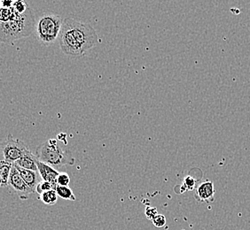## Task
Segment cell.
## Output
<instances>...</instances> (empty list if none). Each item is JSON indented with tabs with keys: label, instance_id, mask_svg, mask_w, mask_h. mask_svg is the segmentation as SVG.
Returning <instances> with one entry per match:
<instances>
[{
	"label": "cell",
	"instance_id": "ac0fdd59",
	"mask_svg": "<svg viewBox=\"0 0 250 230\" xmlns=\"http://www.w3.org/2000/svg\"><path fill=\"white\" fill-rule=\"evenodd\" d=\"M70 183V177L67 172H60L57 177V185L59 186H68Z\"/></svg>",
	"mask_w": 250,
	"mask_h": 230
},
{
	"label": "cell",
	"instance_id": "ba28073f",
	"mask_svg": "<svg viewBox=\"0 0 250 230\" xmlns=\"http://www.w3.org/2000/svg\"><path fill=\"white\" fill-rule=\"evenodd\" d=\"M37 166H38V172L42 181L50 182L55 189L57 186V177L60 172L55 168L49 166L47 164L43 163L40 160H38Z\"/></svg>",
	"mask_w": 250,
	"mask_h": 230
},
{
	"label": "cell",
	"instance_id": "ffe728a7",
	"mask_svg": "<svg viewBox=\"0 0 250 230\" xmlns=\"http://www.w3.org/2000/svg\"><path fill=\"white\" fill-rule=\"evenodd\" d=\"M145 214L146 216V218L152 221L155 216L158 214V211L155 207H151V206H146V211H145Z\"/></svg>",
	"mask_w": 250,
	"mask_h": 230
},
{
	"label": "cell",
	"instance_id": "7c38bea8",
	"mask_svg": "<svg viewBox=\"0 0 250 230\" xmlns=\"http://www.w3.org/2000/svg\"><path fill=\"white\" fill-rule=\"evenodd\" d=\"M55 192L57 193L58 197H61L65 200H70V201H76V196L74 195L72 190L68 186H59L57 185L55 188Z\"/></svg>",
	"mask_w": 250,
	"mask_h": 230
},
{
	"label": "cell",
	"instance_id": "d6986e66",
	"mask_svg": "<svg viewBox=\"0 0 250 230\" xmlns=\"http://www.w3.org/2000/svg\"><path fill=\"white\" fill-rule=\"evenodd\" d=\"M152 222L154 224V227L162 229L166 226L167 221H166V217L164 214H157L154 217V219L152 220Z\"/></svg>",
	"mask_w": 250,
	"mask_h": 230
},
{
	"label": "cell",
	"instance_id": "6da1fadb",
	"mask_svg": "<svg viewBox=\"0 0 250 230\" xmlns=\"http://www.w3.org/2000/svg\"><path fill=\"white\" fill-rule=\"evenodd\" d=\"M59 42L67 56L82 57L98 43V35L92 24L69 17L63 19Z\"/></svg>",
	"mask_w": 250,
	"mask_h": 230
},
{
	"label": "cell",
	"instance_id": "5b68a950",
	"mask_svg": "<svg viewBox=\"0 0 250 230\" xmlns=\"http://www.w3.org/2000/svg\"><path fill=\"white\" fill-rule=\"evenodd\" d=\"M29 151L24 142L15 138L11 134L0 142V153L4 157V160L10 163H15Z\"/></svg>",
	"mask_w": 250,
	"mask_h": 230
},
{
	"label": "cell",
	"instance_id": "3957f363",
	"mask_svg": "<svg viewBox=\"0 0 250 230\" xmlns=\"http://www.w3.org/2000/svg\"><path fill=\"white\" fill-rule=\"evenodd\" d=\"M36 156L39 160L56 170L64 166H73L76 161L71 152L62 146L56 139H49L39 145Z\"/></svg>",
	"mask_w": 250,
	"mask_h": 230
},
{
	"label": "cell",
	"instance_id": "2e32d148",
	"mask_svg": "<svg viewBox=\"0 0 250 230\" xmlns=\"http://www.w3.org/2000/svg\"><path fill=\"white\" fill-rule=\"evenodd\" d=\"M13 15H14V11L12 8L7 9V8L0 7V23L9 21L10 19L13 18Z\"/></svg>",
	"mask_w": 250,
	"mask_h": 230
},
{
	"label": "cell",
	"instance_id": "9c48e42d",
	"mask_svg": "<svg viewBox=\"0 0 250 230\" xmlns=\"http://www.w3.org/2000/svg\"><path fill=\"white\" fill-rule=\"evenodd\" d=\"M16 169L18 170L20 175L23 179L25 183L29 186L34 192H36V188L38 186L39 182L42 181V179L39 175V172L36 171H32V170H27L24 168H19L17 166H15L14 164Z\"/></svg>",
	"mask_w": 250,
	"mask_h": 230
},
{
	"label": "cell",
	"instance_id": "8fae6325",
	"mask_svg": "<svg viewBox=\"0 0 250 230\" xmlns=\"http://www.w3.org/2000/svg\"><path fill=\"white\" fill-rule=\"evenodd\" d=\"M12 168L13 164L5 160L0 161V188L6 187L8 185Z\"/></svg>",
	"mask_w": 250,
	"mask_h": 230
},
{
	"label": "cell",
	"instance_id": "7a4b0ae2",
	"mask_svg": "<svg viewBox=\"0 0 250 230\" xmlns=\"http://www.w3.org/2000/svg\"><path fill=\"white\" fill-rule=\"evenodd\" d=\"M35 27L36 19L30 7L23 15H19L14 11L12 19L0 23V42L12 43L16 40L27 38L33 33Z\"/></svg>",
	"mask_w": 250,
	"mask_h": 230
},
{
	"label": "cell",
	"instance_id": "e0dca14e",
	"mask_svg": "<svg viewBox=\"0 0 250 230\" xmlns=\"http://www.w3.org/2000/svg\"><path fill=\"white\" fill-rule=\"evenodd\" d=\"M52 190H55V189L50 182L41 181L36 188V192L40 196L41 194H43L44 192H49V191H52Z\"/></svg>",
	"mask_w": 250,
	"mask_h": 230
},
{
	"label": "cell",
	"instance_id": "5bb4252c",
	"mask_svg": "<svg viewBox=\"0 0 250 230\" xmlns=\"http://www.w3.org/2000/svg\"><path fill=\"white\" fill-rule=\"evenodd\" d=\"M196 187H197L196 180L192 177V175H187L184 179L181 190H182V192H188V191L192 192V191H194Z\"/></svg>",
	"mask_w": 250,
	"mask_h": 230
},
{
	"label": "cell",
	"instance_id": "4fadbf2b",
	"mask_svg": "<svg viewBox=\"0 0 250 230\" xmlns=\"http://www.w3.org/2000/svg\"><path fill=\"white\" fill-rule=\"evenodd\" d=\"M39 199L46 206H53L58 201V196L55 190L44 192L39 196Z\"/></svg>",
	"mask_w": 250,
	"mask_h": 230
},
{
	"label": "cell",
	"instance_id": "52a82bcc",
	"mask_svg": "<svg viewBox=\"0 0 250 230\" xmlns=\"http://www.w3.org/2000/svg\"><path fill=\"white\" fill-rule=\"evenodd\" d=\"M195 194L194 197L200 203L209 204L214 201V197L216 194V190L214 183L211 181H204L198 184L197 187L194 190Z\"/></svg>",
	"mask_w": 250,
	"mask_h": 230
},
{
	"label": "cell",
	"instance_id": "9a60e30c",
	"mask_svg": "<svg viewBox=\"0 0 250 230\" xmlns=\"http://www.w3.org/2000/svg\"><path fill=\"white\" fill-rule=\"evenodd\" d=\"M29 8V5L27 4V2H25L23 0H16L14 2V5L12 7V9L19 15H23L28 11Z\"/></svg>",
	"mask_w": 250,
	"mask_h": 230
},
{
	"label": "cell",
	"instance_id": "8992f818",
	"mask_svg": "<svg viewBox=\"0 0 250 230\" xmlns=\"http://www.w3.org/2000/svg\"><path fill=\"white\" fill-rule=\"evenodd\" d=\"M11 187L15 190L16 194L18 195V197L22 199V200H26L29 198L30 195H32L35 192L30 189V188L25 183L23 179L20 175L18 170L16 169L14 164H13V168L12 171L10 173L9 183Z\"/></svg>",
	"mask_w": 250,
	"mask_h": 230
},
{
	"label": "cell",
	"instance_id": "277c9868",
	"mask_svg": "<svg viewBox=\"0 0 250 230\" xmlns=\"http://www.w3.org/2000/svg\"><path fill=\"white\" fill-rule=\"evenodd\" d=\"M63 19L53 13H43L36 21L35 33L39 43L43 46H50L56 42L61 33Z\"/></svg>",
	"mask_w": 250,
	"mask_h": 230
},
{
	"label": "cell",
	"instance_id": "44dd1931",
	"mask_svg": "<svg viewBox=\"0 0 250 230\" xmlns=\"http://www.w3.org/2000/svg\"><path fill=\"white\" fill-rule=\"evenodd\" d=\"M14 2H15V1H13V0H1V1H0V7L10 9V8L13 7Z\"/></svg>",
	"mask_w": 250,
	"mask_h": 230
},
{
	"label": "cell",
	"instance_id": "30bf717a",
	"mask_svg": "<svg viewBox=\"0 0 250 230\" xmlns=\"http://www.w3.org/2000/svg\"><path fill=\"white\" fill-rule=\"evenodd\" d=\"M38 158L35 154L32 153L29 150L27 153L23 155L21 158L18 159L15 164V166L19 167V168H24L27 170H32L38 172Z\"/></svg>",
	"mask_w": 250,
	"mask_h": 230
}]
</instances>
